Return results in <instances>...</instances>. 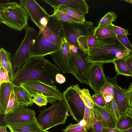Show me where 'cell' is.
Segmentation results:
<instances>
[{
    "label": "cell",
    "mask_w": 132,
    "mask_h": 132,
    "mask_svg": "<svg viewBox=\"0 0 132 132\" xmlns=\"http://www.w3.org/2000/svg\"><path fill=\"white\" fill-rule=\"evenodd\" d=\"M34 110L20 105L11 112L4 115L3 120L5 125L29 121L36 118Z\"/></svg>",
    "instance_id": "14"
},
{
    "label": "cell",
    "mask_w": 132,
    "mask_h": 132,
    "mask_svg": "<svg viewBox=\"0 0 132 132\" xmlns=\"http://www.w3.org/2000/svg\"><path fill=\"white\" fill-rule=\"evenodd\" d=\"M124 58L130 70L132 73V53Z\"/></svg>",
    "instance_id": "41"
},
{
    "label": "cell",
    "mask_w": 132,
    "mask_h": 132,
    "mask_svg": "<svg viewBox=\"0 0 132 132\" xmlns=\"http://www.w3.org/2000/svg\"><path fill=\"white\" fill-rule=\"evenodd\" d=\"M111 103L113 112L117 120L119 118L120 116L118 108L114 98L112 99Z\"/></svg>",
    "instance_id": "40"
},
{
    "label": "cell",
    "mask_w": 132,
    "mask_h": 132,
    "mask_svg": "<svg viewBox=\"0 0 132 132\" xmlns=\"http://www.w3.org/2000/svg\"><path fill=\"white\" fill-rule=\"evenodd\" d=\"M7 127L6 125H0V132H7L6 130Z\"/></svg>",
    "instance_id": "46"
},
{
    "label": "cell",
    "mask_w": 132,
    "mask_h": 132,
    "mask_svg": "<svg viewBox=\"0 0 132 132\" xmlns=\"http://www.w3.org/2000/svg\"><path fill=\"white\" fill-rule=\"evenodd\" d=\"M93 119V110L92 108L89 109L85 106V111L83 120L80 122L87 130L92 127Z\"/></svg>",
    "instance_id": "28"
},
{
    "label": "cell",
    "mask_w": 132,
    "mask_h": 132,
    "mask_svg": "<svg viewBox=\"0 0 132 132\" xmlns=\"http://www.w3.org/2000/svg\"><path fill=\"white\" fill-rule=\"evenodd\" d=\"M0 22L14 30L21 31L28 25L29 14L20 3L8 2L0 4Z\"/></svg>",
    "instance_id": "3"
},
{
    "label": "cell",
    "mask_w": 132,
    "mask_h": 132,
    "mask_svg": "<svg viewBox=\"0 0 132 132\" xmlns=\"http://www.w3.org/2000/svg\"><path fill=\"white\" fill-rule=\"evenodd\" d=\"M102 64L90 63L88 71V85L95 93H100L106 80Z\"/></svg>",
    "instance_id": "13"
},
{
    "label": "cell",
    "mask_w": 132,
    "mask_h": 132,
    "mask_svg": "<svg viewBox=\"0 0 132 132\" xmlns=\"http://www.w3.org/2000/svg\"><path fill=\"white\" fill-rule=\"evenodd\" d=\"M55 79L56 82L60 84H62L65 81V78L61 73H58L56 76Z\"/></svg>",
    "instance_id": "42"
},
{
    "label": "cell",
    "mask_w": 132,
    "mask_h": 132,
    "mask_svg": "<svg viewBox=\"0 0 132 132\" xmlns=\"http://www.w3.org/2000/svg\"><path fill=\"white\" fill-rule=\"evenodd\" d=\"M102 95L103 96L105 102L107 103H111L112 99L113 98L112 95L109 93H105L102 94Z\"/></svg>",
    "instance_id": "43"
},
{
    "label": "cell",
    "mask_w": 132,
    "mask_h": 132,
    "mask_svg": "<svg viewBox=\"0 0 132 132\" xmlns=\"http://www.w3.org/2000/svg\"><path fill=\"white\" fill-rule=\"evenodd\" d=\"M132 90V81L129 85L128 89V90Z\"/></svg>",
    "instance_id": "49"
},
{
    "label": "cell",
    "mask_w": 132,
    "mask_h": 132,
    "mask_svg": "<svg viewBox=\"0 0 132 132\" xmlns=\"http://www.w3.org/2000/svg\"><path fill=\"white\" fill-rule=\"evenodd\" d=\"M53 61L63 73H70L69 62L70 56L69 42L65 37L60 48L51 54Z\"/></svg>",
    "instance_id": "15"
},
{
    "label": "cell",
    "mask_w": 132,
    "mask_h": 132,
    "mask_svg": "<svg viewBox=\"0 0 132 132\" xmlns=\"http://www.w3.org/2000/svg\"><path fill=\"white\" fill-rule=\"evenodd\" d=\"M117 75L114 77L112 78L106 76V82L100 93L102 95L105 93H109L113 98L114 95L113 85L115 83L117 82Z\"/></svg>",
    "instance_id": "30"
},
{
    "label": "cell",
    "mask_w": 132,
    "mask_h": 132,
    "mask_svg": "<svg viewBox=\"0 0 132 132\" xmlns=\"http://www.w3.org/2000/svg\"><path fill=\"white\" fill-rule=\"evenodd\" d=\"M127 114L132 118V109L129 108L127 111Z\"/></svg>",
    "instance_id": "47"
},
{
    "label": "cell",
    "mask_w": 132,
    "mask_h": 132,
    "mask_svg": "<svg viewBox=\"0 0 132 132\" xmlns=\"http://www.w3.org/2000/svg\"><path fill=\"white\" fill-rule=\"evenodd\" d=\"M8 74L2 67L0 66V84L10 82Z\"/></svg>",
    "instance_id": "38"
},
{
    "label": "cell",
    "mask_w": 132,
    "mask_h": 132,
    "mask_svg": "<svg viewBox=\"0 0 132 132\" xmlns=\"http://www.w3.org/2000/svg\"><path fill=\"white\" fill-rule=\"evenodd\" d=\"M60 48L42 33H39L35 42L31 47L30 56L31 57L44 56L56 52Z\"/></svg>",
    "instance_id": "12"
},
{
    "label": "cell",
    "mask_w": 132,
    "mask_h": 132,
    "mask_svg": "<svg viewBox=\"0 0 132 132\" xmlns=\"http://www.w3.org/2000/svg\"><path fill=\"white\" fill-rule=\"evenodd\" d=\"M132 127V118L127 114L121 116L117 120L116 127L121 130H126Z\"/></svg>",
    "instance_id": "27"
},
{
    "label": "cell",
    "mask_w": 132,
    "mask_h": 132,
    "mask_svg": "<svg viewBox=\"0 0 132 132\" xmlns=\"http://www.w3.org/2000/svg\"><path fill=\"white\" fill-rule=\"evenodd\" d=\"M32 100L34 103L40 107L46 105L48 103L46 97L42 94L37 93L35 95Z\"/></svg>",
    "instance_id": "36"
},
{
    "label": "cell",
    "mask_w": 132,
    "mask_h": 132,
    "mask_svg": "<svg viewBox=\"0 0 132 132\" xmlns=\"http://www.w3.org/2000/svg\"><path fill=\"white\" fill-rule=\"evenodd\" d=\"M6 125L11 132H32L44 130L36 118L30 121L9 123Z\"/></svg>",
    "instance_id": "17"
},
{
    "label": "cell",
    "mask_w": 132,
    "mask_h": 132,
    "mask_svg": "<svg viewBox=\"0 0 132 132\" xmlns=\"http://www.w3.org/2000/svg\"><path fill=\"white\" fill-rule=\"evenodd\" d=\"M44 57H31L17 69L12 82L13 84L19 86L31 79L38 80L50 86L57 84L55 77L61 73L60 69Z\"/></svg>",
    "instance_id": "1"
},
{
    "label": "cell",
    "mask_w": 132,
    "mask_h": 132,
    "mask_svg": "<svg viewBox=\"0 0 132 132\" xmlns=\"http://www.w3.org/2000/svg\"><path fill=\"white\" fill-rule=\"evenodd\" d=\"M53 8L54 10H56L62 11L83 22L85 21V16L86 14L80 10L69 7L64 4L60 5Z\"/></svg>",
    "instance_id": "25"
},
{
    "label": "cell",
    "mask_w": 132,
    "mask_h": 132,
    "mask_svg": "<svg viewBox=\"0 0 132 132\" xmlns=\"http://www.w3.org/2000/svg\"><path fill=\"white\" fill-rule=\"evenodd\" d=\"M117 17L118 16L114 12H108L101 19L95 28H98L112 23L113 22H115L116 21Z\"/></svg>",
    "instance_id": "31"
},
{
    "label": "cell",
    "mask_w": 132,
    "mask_h": 132,
    "mask_svg": "<svg viewBox=\"0 0 132 132\" xmlns=\"http://www.w3.org/2000/svg\"><path fill=\"white\" fill-rule=\"evenodd\" d=\"M32 97L37 93L42 94L46 97L48 103L53 104L63 100L62 94L55 86H50L37 80H28L20 85Z\"/></svg>",
    "instance_id": "6"
},
{
    "label": "cell",
    "mask_w": 132,
    "mask_h": 132,
    "mask_svg": "<svg viewBox=\"0 0 132 132\" xmlns=\"http://www.w3.org/2000/svg\"><path fill=\"white\" fill-rule=\"evenodd\" d=\"M127 96L130 106L129 108L132 109V90H127Z\"/></svg>",
    "instance_id": "44"
},
{
    "label": "cell",
    "mask_w": 132,
    "mask_h": 132,
    "mask_svg": "<svg viewBox=\"0 0 132 132\" xmlns=\"http://www.w3.org/2000/svg\"><path fill=\"white\" fill-rule=\"evenodd\" d=\"M11 54L4 49L1 48L0 51V66L7 72L10 81L12 82L15 74L12 62Z\"/></svg>",
    "instance_id": "21"
},
{
    "label": "cell",
    "mask_w": 132,
    "mask_h": 132,
    "mask_svg": "<svg viewBox=\"0 0 132 132\" xmlns=\"http://www.w3.org/2000/svg\"><path fill=\"white\" fill-rule=\"evenodd\" d=\"M53 8L64 4L69 7L80 10L86 14L88 12L89 7L85 0H43Z\"/></svg>",
    "instance_id": "19"
},
{
    "label": "cell",
    "mask_w": 132,
    "mask_h": 132,
    "mask_svg": "<svg viewBox=\"0 0 132 132\" xmlns=\"http://www.w3.org/2000/svg\"><path fill=\"white\" fill-rule=\"evenodd\" d=\"M13 90L20 105L31 106L34 104L32 97L20 86L14 85Z\"/></svg>",
    "instance_id": "22"
},
{
    "label": "cell",
    "mask_w": 132,
    "mask_h": 132,
    "mask_svg": "<svg viewBox=\"0 0 132 132\" xmlns=\"http://www.w3.org/2000/svg\"><path fill=\"white\" fill-rule=\"evenodd\" d=\"M50 132L47 131H46L43 130V131H34V132Z\"/></svg>",
    "instance_id": "51"
},
{
    "label": "cell",
    "mask_w": 132,
    "mask_h": 132,
    "mask_svg": "<svg viewBox=\"0 0 132 132\" xmlns=\"http://www.w3.org/2000/svg\"><path fill=\"white\" fill-rule=\"evenodd\" d=\"M69 111L66 103L63 100L58 101L50 107L40 110L37 120L43 130L46 131L56 125L65 123Z\"/></svg>",
    "instance_id": "4"
},
{
    "label": "cell",
    "mask_w": 132,
    "mask_h": 132,
    "mask_svg": "<svg viewBox=\"0 0 132 132\" xmlns=\"http://www.w3.org/2000/svg\"><path fill=\"white\" fill-rule=\"evenodd\" d=\"M122 132H132V127L126 130H122Z\"/></svg>",
    "instance_id": "48"
},
{
    "label": "cell",
    "mask_w": 132,
    "mask_h": 132,
    "mask_svg": "<svg viewBox=\"0 0 132 132\" xmlns=\"http://www.w3.org/2000/svg\"><path fill=\"white\" fill-rule=\"evenodd\" d=\"M92 109L101 122L104 128H116L117 119L114 115L104 108L95 103Z\"/></svg>",
    "instance_id": "18"
},
{
    "label": "cell",
    "mask_w": 132,
    "mask_h": 132,
    "mask_svg": "<svg viewBox=\"0 0 132 132\" xmlns=\"http://www.w3.org/2000/svg\"><path fill=\"white\" fill-rule=\"evenodd\" d=\"M86 132H88V131Z\"/></svg>",
    "instance_id": "52"
},
{
    "label": "cell",
    "mask_w": 132,
    "mask_h": 132,
    "mask_svg": "<svg viewBox=\"0 0 132 132\" xmlns=\"http://www.w3.org/2000/svg\"><path fill=\"white\" fill-rule=\"evenodd\" d=\"M103 132H122V130L115 128H103Z\"/></svg>",
    "instance_id": "45"
},
{
    "label": "cell",
    "mask_w": 132,
    "mask_h": 132,
    "mask_svg": "<svg viewBox=\"0 0 132 132\" xmlns=\"http://www.w3.org/2000/svg\"><path fill=\"white\" fill-rule=\"evenodd\" d=\"M85 57V53L80 49L75 53L70 50L69 66L70 73L73 74L81 83L88 85V71L90 63L86 61Z\"/></svg>",
    "instance_id": "8"
},
{
    "label": "cell",
    "mask_w": 132,
    "mask_h": 132,
    "mask_svg": "<svg viewBox=\"0 0 132 132\" xmlns=\"http://www.w3.org/2000/svg\"><path fill=\"white\" fill-rule=\"evenodd\" d=\"M113 28L114 32L116 36L117 35H126L129 34L128 30L126 29L114 25Z\"/></svg>",
    "instance_id": "39"
},
{
    "label": "cell",
    "mask_w": 132,
    "mask_h": 132,
    "mask_svg": "<svg viewBox=\"0 0 132 132\" xmlns=\"http://www.w3.org/2000/svg\"><path fill=\"white\" fill-rule=\"evenodd\" d=\"M117 37L121 43L132 53V45L130 43L127 35H117Z\"/></svg>",
    "instance_id": "37"
},
{
    "label": "cell",
    "mask_w": 132,
    "mask_h": 132,
    "mask_svg": "<svg viewBox=\"0 0 132 132\" xmlns=\"http://www.w3.org/2000/svg\"><path fill=\"white\" fill-rule=\"evenodd\" d=\"M103 128L101 122L93 110V122L91 128L92 132H103Z\"/></svg>",
    "instance_id": "35"
},
{
    "label": "cell",
    "mask_w": 132,
    "mask_h": 132,
    "mask_svg": "<svg viewBox=\"0 0 132 132\" xmlns=\"http://www.w3.org/2000/svg\"><path fill=\"white\" fill-rule=\"evenodd\" d=\"M123 1H125L126 2L132 4V0H123Z\"/></svg>",
    "instance_id": "50"
},
{
    "label": "cell",
    "mask_w": 132,
    "mask_h": 132,
    "mask_svg": "<svg viewBox=\"0 0 132 132\" xmlns=\"http://www.w3.org/2000/svg\"><path fill=\"white\" fill-rule=\"evenodd\" d=\"M20 3L27 10L30 19L42 33L50 16L45 10L34 0H20Z\"/></svg>",
    "instance_id": "10"
},
{
    "label": "cell",
    "mask_w": 132,
    "mask_h": 132,
    "mask_svg": "<svg viewBox=\"0 0 132 132\" xmlns=\"http://www.w3.org/2000/svg\"><path fill=\"white\" fill-rule=\"evenodd\" d=\"M124 57L116 60L112 62L114 64L117 75L132 77V73L130 70Z\"/></svg>",
    "instance_id": "26"
},
{
    "label": "cell",
    "mask_w": 132,
    "mask_h": 132,
    "mask_svg": "<svg viewBox=\"0 0 132 132\" xmlns=\"http://www.w3.org/2000/svg\"><path fill=\"white\" fill-rule=\"evenodd\" d=\"M25 30V34L23 40L12 57V65L15 71L16 68H20L31 58L30 49L35 42L39 34L34 28L28 25Z\"/></svg>",
    "instance_id": "7"
},
{
    "label": "cell",
    "mask_w": 132,
    "mask_h": 132,
    "mask_svg": "<svg viewBox=\"0 0 132 132\" xmlns=\"http://www.w3.org/2000/svg\"><path fill=\"white\" fill-rule=\"evenodd\" d=\"M54 10V13L53 14L62 22L69 23H83L84 22L62 11L56 10Z\"/></svg>",
    "instance_id": "29"
},
{
    "label": "cell",
    "mask_w": 132,
    "mask_h": 132,
    "mask_svg": "<svg viewBox=\"0 0 132 132\" xmlns=\"http://www.w3.org/2000/svg\"><path fill=\"white\" fill-rule=\"evenodd\" d=\"M114 25L112 23L98 28H95L94 34L97 38L100 39L117 37L113 30Z\"/></svg>",
    "instance_id": "23"
},
{
    "label": "cell",
    "mask_w": 132,
    "mask_h": 132,
    "mask_svg": "<svg viewBox=\"0 0 132 132\" xmlns=\"http://www.w3.org/2000/svg\"><path fill=\"white\" fill-rule=\"evenodd\" d=\"M0 85V113L4 115L14 85L11 81Z\"/></svg>",
    "instance_id": "20"
},
{
    "label": "cell",
    "mask_w": 132,
    "mask_h": 132,
    "mask_svg": "<svg viewBox=\"0 0 132 132\" xmlns=\"http://www.w3.org/2000/svg\"><path fill=\"white\" fill-rule=\"evenodd\" d=\"M98 39L93 34L90 36H82L77 39L79 49L84 53L88 49L94 46Z\"/></svg>",
    "instance_id": "24"
},
{
    "label": "cell",
    "mask_w": 132,
    "mask_h": 132,
    "mask_svg": "<svg viewBox=\"0 0 132 132\" xmlns=\"http://www.w3.org/2000/svg\"><path fill=\"white\" fill-rule=\"evenodd\" d=\"M114 98L118 108L120 116L127 114L130 106L127 94V90L119 86L117 82L113 85Z\"/></svg>",
    "instance_id": "16"
},
{
    "label": "cell",
    "mask_w": 132,
    "mask_h": 132,
    "mask_svg": "<svg viewBox=\"0 0 132 132\" xmlns=\"http://www.w3.org/2000/svg\"><path fill=\"white\" fill-rule=\"evenodd\" d=\"M64 132H86L87 131L80 122L77 123H71L65 128L63 129Z\"/></svg>",
    "instance_id": "34"
},
{
    "label": "cell",
    "mask_w": 132,
    "mask_h": 132,
    "mask_svg": "<svg viewBox=\"0 0 132 132\" xmlns=\"http://www.w3.org/2000/svg\"><path fill=\"white\" fill-rule=\"evenodd\" d=\"M85 53V60L88 63L102 64L112 63L132 53L117 37L98 39L96 44Z\"/></svg>",
    "instance_id": "2"
},
{
    "label": "cell",
    "mask_w": 132,
    "mask_h": 132,
    "mask_svg": "<svg viewBox=\"0 0 132 132\" xmlns=\"http://www.w3.org/2000/svg\"><path fill=\"white\" fill-rule=\"evenodd\" d=\"M19 105L13 89L11 92L5 114L11 112Z\"/></svg>",
    "instance_id": "33"
},
{
    "label": "cell",
    "mask_w": 132,
    "mask_h": 132,
    "mask_svg": "<svg viewBox=\"0 0 132 132\" xmlns=\"http://www.w3.org/2000/svg\"><path fill=\"white\" fill-rule=\"evenodd\" d=\"M46 37L59 47L65 37L62 22L53 14L50 15L42 32Z\"/></svg>",
    "instance_id": "11"
},
{
    "label": "cell",
    "mask_w": 132,
    "mask_h": 132,
    "mask_svg": "<svg viewBox=\"0 0 132 132\" xmlns=\"http://www.w3.org/2000/svg\"><path fill=\"white\" fill-rule=\"evenodd\" d=\"M81 89L79 85L76 84L68 87L62 93L63 100L67 104L71 116L78 122L83 120L85 109L80 94Z\"/></svg>",
    "instance_id": "5"
},
{
    "label": "cell",
    "mask_w": 132,
    "mask_h": 132,
    "mask_svg": "<svg viewBox=\"0 0 132 132\" xmlns=\"http://www.w3.org/2000/svg\"><path fill=\"white\" fill-rule=\"evenodd\" d=\"M80 94L85 106L89 109L92 108L94 103L92 98L88 89L85 88L81 89Z\"/></svg>",
    "instance_id": "32"
},
{
    "label": "cell",
    "mask_w": 132,
    "mask_h": 132,
    "mask_svg": "<svg viewBox=\"0 0 132 132\" xmlns=\"http://www.w3.org/2000/svg\"><path fill=\"white\" fill-rule=\"evenodd\" d=\"M65 37L69 43L75 45L78 48L79 47L78 38L84 36H90L94 34L96 27L91 21H86L83 23H69L62 22Z\"/></svg>",
    "instance_id": "9"
}]
</instances>
